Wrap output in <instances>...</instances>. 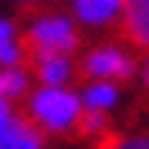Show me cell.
<instances>
[{"instance_id": "5", "label": "cell", "mask_w": 149, "mask_h": 149, "mask_svg": "<svg viewBox=\"0 0 149 149\" xmlns=\"http://www.w3.org/2000/svg\"><path fill=\"white\" fill-rule=\"evenodd\" d=\"M31 71H34L37 85H71L78 78V61L71 54L31 51Z\"/></svg>"}, {"instance_id": "8", "label": "cell", "mask_w": 149, "mask_h": 149, "mask_svg": "<svg viewBox=\"0 0 149 149\" xmlns=\"http://www.w3.org/2000/svg\"><path fill=\"white\" fill-rule=\"evenodd\" d=\"M27 58V44H24V34L10 17H0V68L10 65H24Z\"/></svg>"}, {"instance_id": "12", "label": "cell", "mask_w": 149, "mask_h": 149, "mask_svg": "<svg viewBox=\"0 0 149 149\" xmlns=\"http://www.w3.org/2000/svg\"><path fill=\"white\" fill-rule=\"evenodd\" d=\"M102 149H149V132H136V136H119V139L105 142Z\"/></svg>"}, {"instance_id": "11", "label": "cell", "mask_w": 149, "mask_h": 149, "mask_svg": "<svg viewBox=\"0 0 149 149\" xmlns=\"http://www.w3.org/2000/svg\"><path fill=\"white\" fill-rule=\"evenodd\" d=\"M78 132L85 139H105L109 136V115H102V112H81Z\"/></svg>"}, {"instance_id": "7", "label": "cell", "mask_w": 149, "mask_h": 149, "mask_svg": "<svg viewBox=\"0 0 149 149\" xmlns=\"http://www.w3.org/2000/svg\"><path fill=\"white\" fill-rule=\"evenodd\" d=\"M122 31L132 47L149 51V0H125L122 3Z\"/></svg>"}, {"instance_id": "10", "label": "cell", "mask_w": 149, "mask_h": 149, "mask_svg": "<svg viewBox=\"0 0 149 149\" xmlns=\"http://www.w3.org/2000/svg\"><path fill=\"white\" fill-rule=\"evenodd\" d=\"M27 92H31V71L24 65L0 68V98H3V102H14V105H17Z\"/></svg>"}, {"instance_id": "6", "label": "cell", "mask_w": 149, "mask_h": 149, "mask_svg": "<svg viewBox=\"0 0 149 149\" xmlns=\"http://www.w3.org/2000/svg\"><path fill=\"white\" fill-rule=\"evenodd\" d=\"M78 98H81V112H102V115H112L115 105L122 102V85L88 78V81L78 88Z\"/></svg>"}, {"instance_id": "14", "label": "cell", "mask_w": 149, "mask_h": 149, "mask_svg": "<svg viewBox=\"0 0 149 149\" xmlns=\"http://www.w3.org/2000/svg\"><path fill=\"white\" fill-rule=\"evenodd\" d=\"M139 78H142V85H146V88H149V58H146V61H142V68H139Z\"/></svg>"}, {"instance_id": "13", "label": "cell", "mask_w": 149, "mask_h": 149, "mask_svg": "<svg viewBox=\"0 0 149 149\" xmlns=\"http://www.w3.org/2000/svg\"><path fill=\"white\" fill-rule=\"evenodd\" d=\"M17 119H20L17 105H14V102H3V98H0V132L7 129V125H14Z\"/></svg>"}, {"instance_id": "1", "label": "cell", "mask_w": 149, "mask_h": 149, "mask_svg": "<svg viewBox=\"0 0 149 149\" xmlns=\"http://www.w3.org/2000/svg\"><path fill=\"white\" fill-rule=\"evenodd\" d=\"M24 119L41 136H71L81 122V98L71 85H37L24 95Z\"/></svg>"}, {"instance_id": "3", "label": "cell", "mask_w": 149, "mask_h": 149, "mask_svg": "<svg viewBox=\"0 0 149 149\" xmlns=\"http://www.w3.org/2000/svg\"><path fill=\"white\" fill-rule=\"evenodd\" d=\"M78 71L85 78H95V81H129L139 71V61L125 44H115V41H105V44H95L85 51V58L78 61Z\"/></svg>"}, {"instance_id": "2", "label": "cell", "mask_w": 149, "mask_h": 149, "mask_svg": "<svg viewBox=\"0 0 149 149\" xmlns=\"http://www.w3.org/2000/svg\"><path fill=\"white\" fill-rule=\"evenodd\" d=\"M24 34V44L27 51H54V54H74L78 44H81V31L74 24L71 14H58V10H47V14H34L27 20V27L20 31Z\"/></svg>"}, {"instance_id": "9", "label": "cell", "mask_w": 149, "mask_h": 149, "mask_svg": "<svg viewBox=\"0 0 149 149\" xmlns=\"http://www.w3.org/2000/svg\"><path fill=\"white\" fill-rule=\"evenodd\" d=\"M0 149H44V136L20 115L14 125L0 132Z\"/></svg>"}, {"instance_id": "4", "label": "cell", "mask_w": 149, "mask_h": 149, "mask_svg": "<svg viewBox=\"0 0 149 149\" xmlns=\"http://www.w3.org/2000/svg\"><path fill=\"white\" fill-rule=\"evenodd\" d=\"M122 3L125 0H68V10L78 27L105 31L122 20Z\"/></svg>"}, {"instance_id": "15", "label": "cell", "mask_w": 149, "mask_h": 149, "mask_svg": "<svg viewBox=\"0 0 149 149\" xmlns=\"http://www.w3.org/2000/svg\"><path fill=\"white\" fill-rule=\"evenodd\" d=\"M10 3H17V7H34V3H41V0H10Z\"/></svg>"}]
</instances>
